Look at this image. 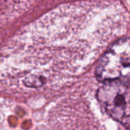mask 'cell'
I'll list each match as a JSON object with an SVG mask.
<instances>
[{
  "label": "cell",
  "mask_w": 130,
  "mask_h": 130,
  "mask_svg": "<svg viewBox=\"0 0 130 130\" xmlns=\"http://www.w3.org/2000/svg\"><path fill=\"white\" fill-rule=\"evenodd\" d=\"M92 9L61 5L28 24L0 49V91L56 90L87 66L93 53Z\"/></svg>",
  "instance_id": "6da1fadb"
},
{
  "label": "cell",
  "mask_w": 130,
  "mask_h": 130,
  "mask_svg": "<svg viewBox=\"0 0 130 130\" xmlns=\"http://www.w3.org/2000/svg\"><path fill=\"white\" fill-rule=\"evenodd\" d=\"M96 77L103 83L130 77V39L122 38L110 45L98 62Z\"/></svg>",
  "instance_id": "7a4b0ae2"
},
{
  "label": "cell",
  "mask_w": 130,
  "mask_h": 130,
  "mask_svg": "<svg viewBox=\"0 0 130 130\" xmlns=\"http://www.w3.org/2000/svg\"><path fill=\"white\" fill-rule=\"evenodd\" d=\"M97 99L105 111L120 124L130 127V88L122 81L104 82Z\"/></svg>",
  "instance_id": "3957f363"
},
{
  "label": "cell",
  "mask_w": 130,
  "mask_h": 130,
  "mask_svg": "<svg viewBox=\"0 0 130 130\" xmlns=\"http://www.w3.org/2000/svg\"><path fill=\"white\" fill-rule=\"evenodd\" d=\"M8 105H5L2 101H0V128H2L1 126V123H3L5 122V117H7L8 108L7 107Z\"/></svg>",
  "instance_id": "277c9868"
}]
</instances>
